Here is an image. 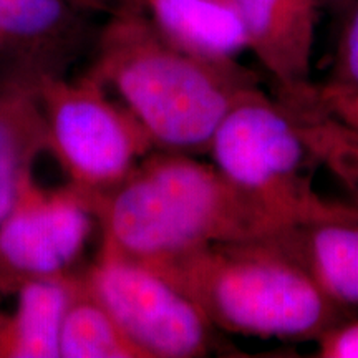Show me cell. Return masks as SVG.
I'll list each match as a JSON object with an SVG mask.
<instances>
[{
	"instance_id": "6da1fadb",
	"label": "cell",
	"mask_w": 358,
	"mask_h": 358,
	"mask_svg": "<svg viewBox=\"0 0 358 358\" xmlns=\"http://www.w3.org/2000/svg\"><path fill=\"white\" fill-rule=\"evenodd\" d=\"M101 245L145 264L216 244L262 243L287 226L192 155H148L120 185L88 196Z\"/></svg>"
},
{
	"instance_id": "7a4b0ae2",
	"label": "cell",
	"mask_w": 358,
	"mask_h": 358,
	"mask_svg": "<svg viewBox=\"0 0 358 358\" xmlns=\"http://www.w3.org/2000/svg\"><path fill=\"white\" fill-rule=\"evenodd\" d=\"M93 77L113 90L155 148L206 153L237 101L261 88L237 60H209L169 42L146 15H120L106 29Z\"/></svg>"
},
{
	"instance_id": "3957f363",
	"label": "cell",
	"mask_w": 358,
	"mask_h": 358,
	"mask_svg": "<svg viewBox=\"0 0 358 358\" xmlns=\"http://www.w3.org/2000/svg\"><path fill=\"white\" fill-rule=\"evenodd\" d=\"M148 266L224 332L264 340H317L347 319L345 308L266 243L208 245Z\"/></svg>"
},
{
	"instance_id": "277c9868",
	"label": "cell",
	"mask_w": 358,
	"mask_h": 358,
	"mask_svg": "<svg viewBox=\"0 0 358 358\" xmlns=\"http://www.w3.org/2000/svg\"><path fill=\"white\" fill-rule=\"evenodd\" d=\"M206 153L232 185L287 226L358 219V204L330 201L315 189L317 161L292 110L261 88L227 111Z\"/></svg>"
},
{
	"instance_id": "5b68a950",
	"label": "cell",
	"mask_w": 358,
	"mask_h": 358,
	"mask_svg": "<svg viewBox=\"0 0 358 358\" xmlns=\"http://www.w3.org/2000/svg\"><path fill=\"white\" fill-rule=\"evenodd\" d=\"M34 78L47 150L69 176V185L87 196L120 185L155 150L145 128L93 75L69 82L38 71Z\"/></svg>"
},
{
	"instance_id": "8992f818",
	"label": "cell",
	"mask_w": 358,
	"mask_h": 358,
	"mask_svg": "<svg viewBox=\"0 0 358 358\" xmlns=\"http://www.w3.org/2000/svg\"><path fill=\"white\" fill-rule=\"evenodd\" d=\"M80 277L141 358H198L211 352L214 327L185 292L148 264L101 245Z\"/></svg>"
},
{
	"instance_id": "52a82bcc",
	"label": "cell",
	"mask_w": 358,
	"mask_h": 358,
	"mask_svg": "<svg viewBox=\"0 0 358 358\" xmlns=\"http://www.w3.org/2000/svg\"><path fill=\"white\" fill-rule=\"evenodd\" d=\"M95 226L85 192L71 185L45 189L30 174L0 222V297L24 282L71 274Z\"/></svg>"
},
{
	"instance_id": "ba28073f",
	"label": "cell",
	"mask_w": 358,
	"mask_h": 358,
	"mask_svg": "<svg viewBox=\"0 0 358 358\" xmlns=\"http://www.w3.org/2000/svg\"><path fill=\"white\" fill-rule=\"evenodd\" d=\"M249 50L279 85L289 105L313 95L312 57L319 0H236Z\"/></svg>"
},
{
	"instance_id": "9c48e42d",
	"label": "cell",
	"mask_w": 358,
	"mask_h": 358,
	"mask_svg": "<svg viewBox=\"0 0 358 358\" xmlns=\"http://www.w3.org/2000/svg\"><path fill=\"white\" fill-rule=\"evenodd\" d=\"M262 243L297 264L337 306L358 307V219L301 224Z\"/></svg>"
},
{
	"instance_id": "30bf717a",
	"label": "cell",
	"mask_w": 358,
	"mask_h": 358,
	"mask_svg": "<svg viewBox=\"0 0 358 358\" xmlns=\"http://www.w3.org/2000/svg\"><path fill=\"white\" fill-rule=\"evenodd\" d=\"M158 32L182 50L209 60H237L249 50L236 0H141Z\"/></svg>"
},
{
	"instance_id": "8fae6325",
	"label": "cell",
	"mask_w": 358,
	"mask_h": 358,
	"mask_svg": "<svg viewBox=\"0 0 358 358\" xmlns=\"http://www.w3.org/2000/svg\"><path fill=\"white\" fill-rule=\"evenodd\" d=\"M77 275L24 282L10 312L0 313V358H58L64 317Z\"/></svg>"
},
{
	"instance_id": "7c38bea8",
	"label": "cell",
	"mask_w": 358,
	"mask_h": 358,
	"mask_svg": "<svg viewBox=\"0 0 358 358\" xmlns=\"http://www.w3.org/2000/svg\"><path fill=\"white\" fill-rule=\"evenodd\" d=\"M43 150H47V131L35 78L0 88V222Z\"/></svg>"
},
{
	"instance_id": "4fadbf2b",
	"label": "cell",
	"mask_w": 358,
	"mask_h": 358,
	"mask_svg": "<svg viewBox=\"0 0 358 358\" xmlns=\"http://www.w3.org/2000/svg\"><path fill=\"white\" fill-rule=\"evenodd\" d=\"M58 358H141L80 275L62 324Z\"/></svg>"
},
{
	"instance_id": "5bb4252c",
	"label": "cell",
	"mask_w": 358,
	"mask_h": 358,
	"mask_svg": "<svg viewBox=\"0 0 358 358\" xmlns=\"http://www.w3.org/2000/svg\"><path fill=\"white\" fill-rule=\"evenodd\" d=\"M71 0H0V42L27 53L53 50L78 27Z\"/></svg>"
},
{
	"instance_id": "9a60e30c",
	"label": "cell",
	"mask_w": 358,
	"mask_h": 358,
	"mask_svg": "<svg viewBox=\"0 0 358 358\" xmlns=\"http://www.w3.org/2000/svg\"><path fill=\"white\" fill-rule=\"evenodd\" d=\"M287 106L317 164L329 169L358 199V129L324 111Z\"/></svg>"
},
{
	"instance_id": "2e32d148",
	"label": "cell",
	"mask_w": 358,
	"mask_h": 358,
	"mask_svg": "<svg viewBox=\"0 0 358 358\" xmlns=\"http://www.w3.org/2000/svg\"><path fill=\"white\" fill-rule=\"evenodd\" d=\"M315 95H358V2L340 32L330 77Z\"/></svg>"
},
{
	"instance_id": "e0dca14e",
	"label": "cell",
	"mask_w": 358,
	"mask_h": 358,
	"mask_svg": "<svg viewBox=\"0 0 358 358\" xmlns=\"http://www.w3.org/2000/svg\"><path fill=\"white\" fill-rule=\"evenodd\" d=\"M315 342L322 358H358V319L338 322Z\"/></svg>"
},
{
	"instance_id": "ac0fdd59",
	"label": "cell",
	"mask_w": 358,
	"mask_h": 358,
	"mask_svg": "<svg viewBox=\"0 0 358 358\" xmlns=\"http://www.w3.org/2000/svg\"><path fill=\"white\" fill-rule=\"evenodd\" d=\"M303 106L324 111L358 129V95H313Z\"/></svg>"
},
{
	"instance_id": "d6986e66",
	"label": "cell",
	"mask_w": 358,
	"mask_h": 358,
	"mask_svg": "<svg viewBox=\"0 0 358 358\" xmlns=\"http://www.w3.org/2000/svg\"><path fill=\"white\" fill-rule=\"evenodd\" d=\"M75 6H78L82 10H93V8H103L106 0H71Z\"/></svg>"
},
{
	"instance_id": "ffe728a7",
	"label": "cell",
	"mask_w": 358,
	"mask_h": 358,
	"mask_svg": "<svg viewBox=\"0 0 358 358\" xmlns=\"http://www.w3.org/2000/svg\"><path fill=\"white\" fill-rule=\"evenodd\" d=\"M352 0H319L320 7H342Z\"/></svg>"
},
{
	"instance_id": "44dd1931",
	"label": "cell",
	"mask_w": 358,
	"mask_h": 358,
	"mask_svg": "<svg viewBox=\"0 0 358 358\" xmlns=\"http://www.w3.org/2000/svg\"><path fill=\"white\" fill-rule=\"evenodd\" d=\"M0 50H2V42H0Z\"/></svg>"
}]
</instances>
